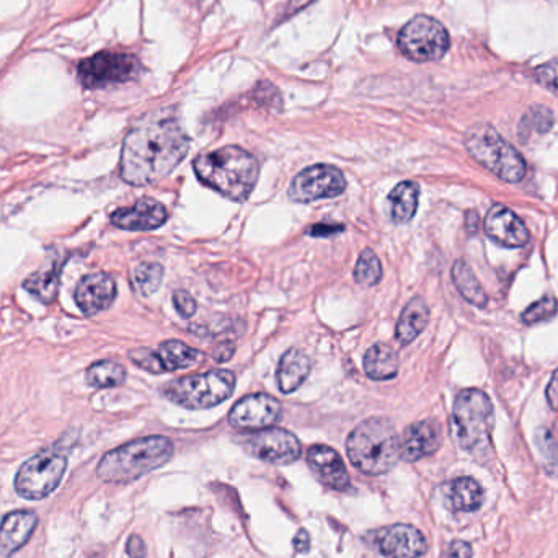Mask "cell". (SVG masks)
Masks as SVG:
<instances>
[{
  "mask_svg": "<svg viewBox=\"0 0 558 558\" xmlns=\"http://www.w3.org/2000/svg\"><path fill=\"white\" fill-rule=\"evenodd\" d=\"M190 151L172 108L157 110L134 124L123 142L121 178L129 185H151L167 177Z\"/></svg>",
  "mask_w": 558,
  "mask_h": 558,
  "instance_id": "cell-1",
  "label": "cell"
},
{
  "mask_svg": "<svg viewBox=\"0 0 558 558\" xmlns=\"http://www.w3.org/2000/svg\"><path fill=\"white\" fill-rule=\"evenodd\" d=\"M193 169L201 183L240 203L250 196L260 173L257 159L237 146L221 147L196 157Z\"/></svg>",
  "mask_w": 558,
  "mask_h": 558,
  "instance_id": "cell-2",
  "label": "cell"
},
{
  "mask_svg": "<svg viewBox=\"0 0 558 558\" xmlns=\"http://www.w3.org/2000/svg\"><path fill=\"white\" fill-rule=\"evenodd\" d=\"M173 443L165 436L134 439L107 452L98 462V479L108 483H128L160 469L172 459Z\"/></svg>",
  "mask_w": 558,
  "mask_h": 558,
  "instance_id": "cell-3",
  "label": "cell"
},
{
  "mask_svg": "<svg viewBox=\"0 0 558 558\" xmlns=\"http://www.w3.org/2000/svg\"><path fill=\"white\" fill-rule=\"evenodd\" d=\"M351 464L366 475L387 474L400 459V438L387 418H369L346 441Z\"/></svg>",
  "mask_w": 558,
  "mask_h": 558,
  "instance_id": "cell-4",
  "label": "cell"
},
{
  "mask_svg": "<svg viewBox=\"0 0 558 558\" xmlns=\"http://www.w3.org/2000/svg\"><path fill=\"white\" fill-rule=\"evenodd\" d=\"M495 426L493 403L479 389H465L454 400L452 428L457 443L479 461L492 452V433Z\"/></svg>",
  "mask_w": 558,
  "mask_h": 558,
  "instance_id": "cell-5",
  "label": "cell"
},
{
  "mask_svg": "<svg viewBox=\"0 0 558 558\" xmlns=\"http://www.w3.org/2000/svg\"><path fill=\"white\" fill-rule=\"evenodd\" d=\"M464 144L470 157L501 182L518 183L526 177L527 165L523 155L490 124L472 126L465 134Z\"/></svg>",
  "mask_w": 558,
  "mask_h": 558,
  "instance_id": "cell-6",
  "label": "cell"
},
{
  "mask_svg": "<svg viewBox=\"0 0 558 558\" xmlns=\"http://www.w3.org/2000/svg\"><path fill=\"white\" fill-rule=\"evenodd\" d=\"M234 387V372L216 369L206 374H195L170 381L164 387V394L180 407L188 410H206L229 399Z\"/></svg>",
  "mask_w": 558,
  "mask_h": 558,
  "instance_id": "cell-7",
  "label": "cell"
},
{
  "mask_svg": "<svg viewBox=\"0 0 558 558\" xmlns=\"http://www.w3.org/2000/svg\"><path fill=\"white\" fill-rule=\"evenodd\" d=\"M67 456L59 449H45L28 459L15 477V492L25 500H43L59 487L66 474Z\"/></svg>",
  "mask_w": 558,
  "mask_h": 558,
  "instance_id": "cell-8",
  "label": "cell"
},
{
  "mask_svg": "<svg viewBox=\"0 0 558 558\" xmlns=\"http://www.w3.org/2000/svg\"><path fill=\"white\" fill-rule=\"evenodd\" d=\"M400 51L415 62L439 61L448 53L451 38L444 25L428 15H417L400 31Z\"/></svg>",
  "mask_w": 558,
  "mask_h": 558,
  "instance_id": "cell-9",
  "label": "cell"
},
{
  "mask_svg": "<svg viewBox=\"0 0 558 558\" xmlns=\"http://www.w3.org/2000/svg\"><path fill=\"white\" fill-rule=\"evenodd\" d=\"M79 79L87 89H105L138 76L139 61L131 54L103 51L80 62Z\"/></svg>",
  "mask_w": 558,
  "mask_h": 558,
  "instance_id": "cell-10",
  "label": "cell"
},
{
  "mask_svg": "<svg viewBox=\"0 0 558 558\" xmlns=\"http://www.w3.org/2000/svg\"><path fill=\"white\" fill-rule=\"evenodd\" d=\"M345 188V175L337 167L312 165L294 178L289 188V198L296 203H312L340 196Z\"/></svg>",
  "mask_w": 558,
  "mask_h": 558,
  "instance_id": "cell-11",
  "label": "cell"
},
{
  "mask_svg": "<svg viewBox=\"0 0 558 558\" xmlns=\"http://www.w3.org/2000/svg\"><path fill=\"white\" fill-rule=\"evenodd\" d=\"M245 451L268 464L288 465L301 457V443L283 428H265L244 439Z\"/></svg>",
  "mask_w": 558,
  "mask_h": 558,
  "instance_id": "cell-12",
  "label": "cell"
},
{
  "mask_svg": "<svg viewBox=\"0 0 558 558\" xmlns=\"http://www.w3.org/2000/svg\"><path fill=\"white\" fill-rule=\"evenodd\" d=\"M281 417V403L266 394L247 395L235 403L229 423L237 430L260 431L275 425Z\"/></svg>",
  "mask_w": 558,
  "mask_h": 558,
  "instance_id": "cell-13",
  "label": "cell"
},
{
  "mask_svg": "<svg viewBox=\"0 0 558 558\" xmlns=\"http://www.w3.org/2000/svg\"><path fill=\"white\" fill-rule=\"evenodd\" d=\"M377 549L386 558H420L428 542L420 529L410 524H394L377 532Z\"/></svg>",
  "mask_w": 558,
  "mask_h": 558,
  "instance_id": "cell-14",
  "label": "cell"
},
{
  "mask_svg": "<svg viewBox=\"0 0 558 558\" xmlns=\"http://www.w3.org/2000/svg\"><path fill=\"white\" fill-rule=\"evenodd\" d=\"M483 229L501 247L521 248L531 239L524 222L503 204H495L488 211Z\"/></svg>",
  "mask_w": 558,
  "mask_h": 558,
  "instance_id": "cell-15",
  "label": "cell"
},
{
  "mask_svg": "<svg viewBox=\"0 0 558 558\" xmlns=\"http://www.w3.org/2000/svg\"><path fill=\"white\" fill-rule=\"evenodd\" d=\"M443 434L438 421L423 420L408 426L400 438V459L417 462L423 457L433 456L441 448Z\"/></svg>",
  "mask_w": 558,
  "mask_h": 558,
  "instance_id": "cell-16",
  "label": "cell"
},
{
  "mask_svg": "<svg viewBox=\"0 0 558 558\" xmlns=\"http://www.w3.org/2000/svg\"><path fill=\"white\" fill-rule=\"evenodd\" d=\"M76 302L85 315H95L108 309L116 299V283L108 273H92L80 279Z\"/></svg>",
  "mask_w": 558,
  "mask_h": 558,
  "instance_id": "cell-17",
  "label": "cell"
},
{
  "mask_svg": "<svg viewBox=\"0 0 558 558\" xmlns=\"http://www.w3.org/2000/svg\"><path fill=\"white\" fill-rule=\"evenodd\" d=\"M167 209L155 200H141L131 208L116 209L111 224L124 231H152L167 222Z\"/></svg>",
  "mask_w": 558,
  "mask_h": 558,
  "instance_id": "cell-18",
  "label": "cell"
},
{
  "mask_svg": "<svg viewBox=\"0 0 558 558\" xmlns=\"http://www.w3.org/2000/svg\"><path fill=\"white\" fill-rule=\"evenodd\" d=\"M307 461L310 469L314 470L320 482L327 487L345 492L350 487V474L346 470L345 462L335 449L324 444H315L307 451Z\"/></svg>",
  "mask_w": 558,
  "mask_h": 558,
  "instance_id": "cell-19",
  "label": "cell"
},
{
  "mask_svg": "<svg viewBox=\"0 0 558 558\" xmlns=\"http://www.w3.org/2000/svg\"><path fill=\"white\" fill-rule=\"evenodd\" d=\"M38 526L35 511L18 510L9 513L0 523V558H7L30 541Z\"/></svg>",
  "mask_w": 558,
  "mask_h": 558,
  "instance_id": "cell-20",
  "label": "cell"
},
{
  "mask_svg": "<svg viewBox=\"0 0 558 558\" xmlns=\"http://www.w3.org/2000/svg\"><path fill=\"white\" fill-rule=\"evenodd\" d=\"M310 374V359L297 348L286 351L279 359L276 382L283 394H291L304 384Z\"/></svg>",
  "mask_w": 558,
  "mask_h": 558,
  "instance_id": "cell-21",
  "label": "cell"
},
{
  "mask_svg": "<svg viewBox=\"0 0 558 558\" xmlns=\"http://www.w3.org/2000/svg\"><path fill=\"white\" fill-rule=\"evenodd\" d=\"M444 498L448 501L449 508L454 511H477L482 506L483 490L479 482L470 477H459L451 480L443 487Z\"/></svg>",
  "mask_w": 558,
  "mask_h": 558,
  "instance_id": "cell-22",
  "label": "cell"
},
{
  "mask_svg": "<svg viewBox=\"0 0 558 558\" xmlns=\"http://www.w3.org/2000/svg\"><path fill=\"white\" fill-rule=\"evenodd\" d=\"M428 322H430V309L421 297H415L408 302L400 314L395 328V338L399 340L400 345H410L425 330Z\"/></svg>",
  "mask_w": 558,
  "mask_h": 558,
  "instance_id": "cell-23",
  "label": "cell"
},
{
  "mask_svg": "<svg viewBox=\"0 0 558 558\" xmlns=\"http://www.w3.org/2000/svg\"><path fill=\"white\" fill-rule=\"evenodd\" d=\"M364 371L374 381H389L399 372V356L389 345L377 343L364 355Z\"/></svg>",
  "mask_w": 558,
  "mask_h": 558,
  "instance_id": "cell-24",
  "label": "cell"
},
{
  "mask_svg": "<svg viewBox=\"0 0 558 558\" xmlns=\"http://www.w3.org/2000/svg\"><path fill=\"white\" fill-rule=\"evenodd\" d=\"M160 363L164 372L178 371V369L191 368L200 363L203 353L185 345L180 340H167L159 346L157 350Z\"/></svg>",
  "mask_w": 558,
  "mask_h": 558,
  "instance_id": "cell-25",
  "label": "cell"
},
{
  "mask_svg": "<svg viewBox=\"0 0 558 558\" xmlns=\"http://www.w3.org/2000/svg\"><path fill=\"white\" fill-rule=\"evenodd\" d=\"M452 281H454V286L465 301L470 302L475 307L487 306V293H485L479 279L465 260H457L452 266Z\"/></svg>",
  "mask_w": 558,
  "mask_h": 558,
  "instance_id": "cell-26",
  "label": "cell"
},
{
  "mask_svg": "<svg viewBox=\"0 0 558 558\" xmlns=\"http://www.w3.org/2000/svg\"><path fill=\"white\" fill-rule=\"evenodd\" d=\"M420 188L417 183L402 182L389 195L390 211L395 224H407L417 214Z\"/></svg>",
  "mask_w": 558,
  "mask_h": 558,
  "instance_id": "cell-27",
  "label": "cell"
},
{
  "mask_svg": "<svg viewBox=\"0 0 558 558\" xmlns=\"http://www.w3.org/2000/svg\"><path fill=\"white\" fill-rule=\"evenodd\" d=\"M59 273H61V266H51L48 270L36 271L25 279L23 288L43 304H51L58 296Z\"/></svg>",
  "mask_w": 558,
  "mask_h": 558,
  "instance_id": "cell-28",
  "label": "cell"
},
{
  "mask_svg": "<svg viewBox=\"0 0 558 558\" xmlns=\"http://www.w3.org/2000/svg\"><path fill=\"white\" fill-rule=\"evenodd\" d=\"M85 379L90 386L97 389H108V387H118L126 381V369L116 361H98L87 369Z\"/></svg>",
  "mask_w": 558,
  "mask_h": 558,
  "instance_id": "cell-29",
  "label": "cell"
},
{
  "mask_svg": "<svg viewBox=\"0 0 558 558\" xmlns=\"http://www.w3.org/2000/svg\"><path fill=\"white\" fill-rule=\"evenodd\" d=\"M164 266L159 263H141L134 268V286L142 296H151L162 284Z\"/></svg>",
  "mask_w": 558,
  "mask_h": 558,
  "instance_id": "cell-30",
  "label": "cell"
},
{
  "mask_svg": "<svg viewBox=\"0 0 558 558\" xmlns=\"http://www.w3.org/2000/svg\"><path fill=\"white\" fill-rule=\"evenodd\" d=\"M353 275H355L356 283L361 284V286H366V288L379 283L382 278V265L376 253L366 248V250L359 255Z\"/></svg>",
  "mask_w": 558,
  "mask_h": 558,
  "instance_id": "cell-31",
  "label": "cell"
},
{
  "mask_svg": "<svg viewBox=\"0 0 558 558\" xmlns=\"http://www.w3.org/2000/svg\"><path fill=\"white\" fill-rule=\"evenodd\" d=\"M537 449L541 452L544 467L549 474L555 475L558 472V444L554 434L549 430L541 428L536 434Z\"/></svg>",
  "mask_w": 558,
  "mask_h": 558,
  "instance_id": "cell-32",
  "label": "cell"
},
{
  "mask_svg": "<svg viewBox=\"0 0 558 558\" xmlns=\"http://www.w3.org/2000/svg\"><path fill=\"white\" fill-rule=\"evenodd\" d=\"M558 312V302L552 297H544L541 301L534 302L532 306L527 307L521 315L523 324L534 325L544 320H549Z\"/></svg>",
  "mask_w": 558,
  "mask_h": 558,
  "instance_id": "cell-33",
  "label": "cell"
},
{
  "mask_svg": "<svg viewBox=\"0 0 558 558\" xmlns=\"http://www.w3.org/2000/svg\"><path fill=\"white\" fill-rule=\"evenodd\" d=\"M129 358L144 371L152 372V374L164 372L157 351L149 350V348H136V350L129 351Z\"/></svg>",
  "mask_w": 558,
  "mask_h": 558,
  "instance_id": "cell-34",
  "label": "cell"
},
{
  "mask_svg": "<svg viewBox=\"0 0 558 558\" xmlns=\"http://www.w3.org/2000/svg\"><path fill=\"white\" fill-rule=\"evenodd\" d=\"M532 74H534L537 84L555 93L558 97V58L536 67Z\"/></svg>",
  "mask_w": 558,
  "mask_h": 558,
  "instance_id": "cell-35",
  "label": "cell"
},
{
  "mask_svg": "<svg viewBox=\"0 0 558 558\" xmlns=\"http://www.w3.org/2000/svg\"><path fill=\"white\" fill-rule=\"evenodd\" d=\"M173 304H175V309H177L178 314L182 315L183 319H190V317L195 315L196 309H198L195 297L191 296L190 293H186L183 289L173 294Z\"/></svg>",
  "mask_w": 558,
  "mask_h": 558,
  "instance_id": "cell-36",
  "label": "cell"
},
{
  "mask_svg": "<svg viewBox=\"0 0 558 558\" xmlns=\"http://www.w3.org/2000/svg\"><path fill=\"white\" fill-rule=\"evenodd\" d=\"M532 120V126L537 131H541V133H545V131H549L550 126L554 123V118H552V113L547 108H532L531 115H527Z\"/></svg>",
  "mask_w": 558,
  "mask_h": 558,
  "instance_id": "cell-37",
  "label": "cell"
},
{
  "mask_svg": "<svg viewBox=\"0 0 558 558\" xmlns=\"http://www.w3.org/2000/svg\"><path fill=\"white\" fill-rule=\"evenodd\" d=\"M472 554H474L472 545L465 541H452L446 550L448 558H472Z\"/></svg>",
  "mask_w": 558,
  "mask_h": 558,
  "instance_id": "cell-38",
  "label": "cell"
},
{
  "mask_svg": "<svg viewBox=\"0 0 558 558\" xmlns=\"http://www.w3.org/2000/svg\"><path fill=\"white\" fill-rule=\"evenodd\" d=\"M126 552H128L131 558H146V544H144L141 537L134 534V536L129 537L128 545H126Z\"/></svg>",
  "mask_w": 558,
  "mask_h": 558,
  "instance_id": "cell-39",
  "label": "cell"
},
{
  "mask_svg": "<svg viewBox=\"0 0 558 558\" xmlns=\"http://www.w3.org/2000/svg\"><path fill=\"white\" fill-rule=\"evenodd\" d=\"M232 355H234V345H231V343H222L213 351V356L219 363H224L227 359H231Z\"/></svg>",
  "mask_w": 558,
  "mask_h": 558,
  "instance_id": "cell-40",
  "label": "cell"
},
{
  "mask_svg": "<svg viewBox=\"0 0 558 558\" xmlns=\"http://www.w3.org/2000/svg\"><path fill=\"white\" fill-rule=\"evenodd\" d=\"M343 231L341 226H328V224H319V226H314L310 229V235H315V237H328V235L337 234V232Z\"/></svg>",
  "mask_w": 558,
  "mask_h": 558,
  "instance_id": "cell-41",
  "label": "cell"
},
{
  "mask_svg": "<svg viewBox=\"0 0 558 558\" xmlns=\"http://www.w3.org/2000/svg\"><path fill=\"white\" fill-rule=\"evenodd\" d=\"M294 547H296L297 552H307L310 547L309 532L304 531V529L297 532V536L294 537Z\"/></svg>",
  "mask_w": 558,
  "mask_h": 558,
  "instance_id": "cell-42",
  "label": "cell"
},
{
  "mask_svg": "<svg viewBox=\"0 0 558 558\" xmlns=\"http://www.w3.org/2000/svg\"><path fill=\"white\" fill-rule=\"evenodd\" d=\"M547 399H549L550 407L558 410V371L555 372L554 379H552L549 389H547Z\"/></svg>",
  "mask_w": 558,
  "mask_h": 558,
  "instance_id": "cell-43",
  "label": "cell"
}]
</instances>
